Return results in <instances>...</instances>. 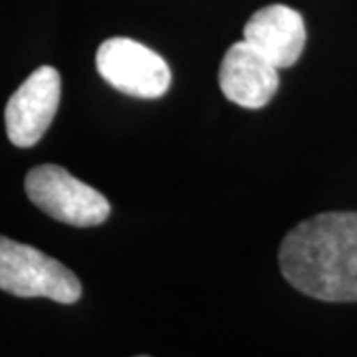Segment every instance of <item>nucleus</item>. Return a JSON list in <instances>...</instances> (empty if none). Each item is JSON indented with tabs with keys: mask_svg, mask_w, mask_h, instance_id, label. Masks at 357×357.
<instances>
[{
	"mask_svg": "<svg viewBox=\"0 0 357 357\" xmlns=\"http://www.w3.org/2000/svg\"><path fill=\"white\" fill-rule=\"evenodd\" d=\"M280 268L298 292L357 302V213H321L300 222L282 241Z\"/></svg>",
	"mask_w": 357,
	"mask_h": 357,
	"instance_id": "obj_1",
	"label": "nucleus"
},
{
	"mask_svg": "<svg viewBox=\"0 0 357 357\" xmlns=\"http://www.w3.org/2000/svg\"><path fill=\"white\" fill-rule=\"evenodd\" d=\"M0 290L18 298H48L58 304H74L82 296V284L56 258L0 236Z\"/></svg>",
	"mask_w": 357,
	"mask_h": 357,
	"instance_id": "obj_2",
	"label": "nucleus"
},
{
	"mask_svg": "<svg viewBox=\"0 0 357 357\" xmlns=\"http://www.w3.org/2000/svg\"><path fill=\"white\" fill-rule=\"evenodd\" d=\"M24 189L42 213L72 227H98L112 213L109 201L102 192L68 173L64 167H34L26 175Z\"/></svg>",
	"mask_w": 357,
	"mask_h": 357,
	"instance_id": "obj_3",
	"label": "nucleus"
},
{
	"mask_svg": "<svg viewBox=\"0 0 357 357\" xmlns=\"http://www.w3.org/2000/svg\"><path fill=\"white\" fill-rule=\"evenodd\" d=\"M100 76L133 98L155 100L171 88V70L165 60L151 48L131 38H109L96 54Z\"/></svg>",
	"mask_w": 357,
	"mask_h": 357,
	"instance_id": "obj_4",
	"label": "nucleus"
},
{
	"mask_svg": "<svg viewBox=\"0 0 357 357\" xmlns=\"http://www.w3.org/2000/svg\"><path fill=\"white\" fill-rule=\"evenodd\" d=\"M62 79L56 68L42 66L14 91L4 109L6 135L16 147L36 145L56 117Z\"/></svg>",
	"mask_w": 357,
	"mask_h": 357,
	"instance_id": "obj_5",
	"label": "nucleus"
},
{
	"mask_svg": "<svg viewBox=\"0 0 357 357\" xmlns=\"http://www.w3.org/2000/svg\"><path fill=\"white\" fill-rule=\"evenodd\" d=\"M218 84L229 102L246 109L264 107L278 91V68L246 44H232L218 70Z\"/></svg>",
	"mask_w": 357,
	"mask_h": 357,
	"instance_id": "obj_6",
	"label": "nucleus"
},
{
	"mask_svg": "<svg viewBox=\"0 0 357 357\" xmlns=\"http://www.w3.org/2000/svg\"><path fill=\"white\" fill-rule=\"evenodd\" d=\"M244 42L278 70L290 68L300 60L306 46L304 18L284 4L264 6L244 26Z\"/></svg>",
	"mask_w": 357,
	"mask_h": 357,
	"instance_id": "obj_7",
	"label": "nucleus"
}]
</instances>
